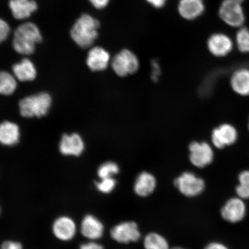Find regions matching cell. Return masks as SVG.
Instances as JSON below:
<instances>
[{"instance_id": "obj_1", "label": "cell", "mask_w": 249, "mask_h": 249, "mask_svg": "<svg viewBox=\"0 0 249 249\" xmlns=\"http://www.w3.org/2000/svg\"><path fill=\"white\" fill-rule=\"evenodd\" d=\"M100 22L88 14H84L77 18L70 31L71 39L83 49L91 47L99 36Z\"/></svg>"}, {"instance_id": "obj_2", "label": "cell", "mask_w": 249, "mask_h": 249, "mask_svg": "<svg viewBox=\"0 0 249 249\" xmlns=\"http://www.w3.org/2000/svg\"><path fill=\"white\" fill-rule=\"evenodd\" d=\"M42 36L39 27L33 22H25L16 29L12 46L22 55H30L36 51V45L41 42Z\"/></svg>"}, {"instance_id": "obj_3", "label": "cell", "mask_w": 249, "mask_h": 249, "mask_svg": "<svg viewBox=\"0 0 249 249\" xmlns=\"http://www.w3.org/2000/svg\"><path fill=\"white\" fill-rule=\"evenodd\" d=\"M52 102L51 95L46 92L27 96L19 102L20 113L26 118L45 116L51 107Z\"/></svg>"}, {"instance_id": "obj_4", "label": "cell", "mask_w": 249, "mask_h": 249, "mask_svg": "<svg viewBox=\"0 0 249 249\" xmlns=\"http://www.w3.org/2000/svg\"><path fill=\"white\" fill-rule=\"evenodd\" d=\"M110 65L117 76L124 77L137 72L139 69L140 62L133 52L124 49L114 56Z\"/></svg>"}, {"instance_id": "obj_5", "label": "cell", "mask_w": 249, "mask_h": 249, "mask_svg": "<svg viewBox=\"0 0 249 249\" xmlns=\"http://www.w3.org/2000/svg\"><path fill=\"white\" fill-rule=\"evenodd\" d=\"M174 185L186 197H195L200 195L205 189L203 179L192 172L183 173L174 180Z\"/></svg>"}, {"instance_id": "obj_6", "label": "cell", "mask_w": 249, "mask_h": 249, "mask_svg": "<svg viewBox=\"0 0 249 249\" xmlns=\"http://www.w3.org/2000/svg\"><path fill=\"white\" fill-rule=\"evenodd\" d=\"M219 15L224 22L232 27H241L245 21L241 4L231 0H224L221 4Z\"/></svg>"}, {"instance_id": "obj_7", "label": "cell", "mask_w": 249, "mask_h": 249, "mask_svg": "<svg viewBox=\"0 0 249 249\" xmlns=\"http://www.w3.org/2000/svg\"><path fill=\"white\" fill-rule=\"evenodd\" d=\"M189 160L196 167L204 168L213 163L214 152L207 142H194L189 146Z\"/></svg>"}, {"instance_id": "obj_8", "label": "cell", "mask_w": 249, "mask_h": 249, "mask_svg": "<svg viewBox=\"0 0 249 249\" xmlns=\"http://www.w3.org/2000/svg\"><path fill=\"white\" fill-rule=\"evenodd\" d=\"M237 130L232 124L224 123L214 127L211 133V141L218 149H223L234 144L237 141Z\"/></svg>"}, {"instance_id": "obj_9", "label": "cell", "mask_w": 249, "mask_h": 249, "mask_svg": "<svg viewBox=\"0 0 249 249\" xmlns=\"http://www.w3.org/2000/svg\"><path fill=\"white\" fill-rule=\"evenodd\" d=\"M110 236L120 244H127L138 241L141 237V233L135 222H126L113 227L110 231Z\"/></svg>"}, {"instance_id": "obj_10", "label": "cell", "mask_w": 249, "mask_h": 249, "mask_svg": "<svg viewBox=\"0 0 249 249\" xmlns=\"http://www.w3.org/2000/svg\"><path fill=\"white\" fill-rule=\"evenodd\" d=\"M233 47L232 39L225 34H213L207 41L208 51L216 57H226L231 52Z\"/></svg>"}, {"instance_id": "obj_11", "label": "cell", "mask_w": 249, "mask_h": 249, "mask_svg": "<svg viewBox=\"0 0 249 249\" xmlns=\"http://www.w3.org/2000/svg\"><path fill=\"white\" fill-rule=\"evenodd\" d=\"M247 213V207L240 198H232L227 201L221 210V214L227 222L236 223L241 222Z\"/></svg>"}, {"instance_id": "obj_12", "label": "cell", "mask_w": 249, "mask_h": 249, "mask_svg": "<svg viewBox=\"0 0 249 249\" xmlns=\"http://www.w3.org/2000/svg\"><path fill=\"white\" fill-rule=\"evenodd\" d=\"M109 52L101 46H95L89 50L87 57V65L93 71H101L107 69L111 64Z\"/></svg>"}, {"instance_id": "obj_13", "label": "cell", "mask_w": 249, "mask_h": 249, "mask_svg": "<svg viewBox=\"0 0 249 249\" xmlns=\"http://www.w3.org/2000/svg\"><path fill=\"white\" fill-rule=\"evenodd\" d=\"M85 142L79 135L72 133L62 136L59 149L62 154L66 156H80L85 150Z\"/></svg>"}, {"instance_id": "obj_14", "label": "cell", "mask_w": 249, "mask_h": 249, "mask_svg": "<svg viewBox=\"0 0 249 249\" xmlns=\"http://www.w3.org/2000/svg\"><path fill=\"white\" fill-rule=\"evenodd\" d=\"M8 5L12 16L18 20L27 19L38 8L35 0H9Z\"/></svg>"}, {"instance_id": "obj_15", "label": "cell", "mask_w": 249, "mask_h": 249, "mask_svg": "<svg viewBox=\"0 0 249 249\" xmlns=\"http://www.w3.org/2000/svg\"><path fill=\"white\" fill-rule=\"evenodd\" d=\"M54 235L61 241H70L76 232V226L71 218L62 216L58 218L53 225Z\"/></svg>"}, {"instance_id": "obj_16", "label": "cell", "mask_w": 249, "mask_h": 249, "mask_svg": "<svg viewBox=\"0 0 249 249\" xmlns=\"http://www.w3.org/2000/svg\"><path fill=\"white\" fill-rule=\"evenodd\" d=\"M204 0H179L178 11L180 17L187 20H194L203 14Z\"/></svg>"}, {"instance_id": "obj_17", "label": "cell", "mask_w": 249, "mask_h": 249, "mask_svg": "<svg viewBox=\"0 0 249 249\" xmlns=\"http://www.w3.org/2000/svg\"><path fill=\"white\" fill-rule=\"evenodd\" d=\"M81 232L87 239L96 240L104 235V226L97 218L89 214L82 220Z\"/></svg>"}, {"instance_id": "obj_18", "label": "cell", "mask_w": 249, "mask_h": 249, "mask_svg": "<svg viewBox=\"0 0 249 249\" xmlns=\"http://www.w3.org/2000/svg\"><path fill=\"white\" fill-rule=\"evenodd\" d=\"M230 85L234 92L242 96H249V69L241 68L232 74Z\"/></svg>"}, {"instance_id": "obj_19", "label": "cell", "mask_w": 249, "mask_h": 249, "mask_svg": "<svg viewBox=\"0 0 249 249\" xmlns=\"http://www.w3.org/2000/svg\"><path fill=\"white\" fill-rule=\"evenodd\" d=\"M157 186V180L152 174L146 172H142L137 177L134 191L136 195L140 197H147L154 192Z\"/></svg>"}, {"instance_id": "obj_20", "label": "cell", "mask_w": 249, "mask_h": 249, "mask_svg": "<svg viewBox=\"0 0 249 249\" xmlns=\"http://www.w3.org/2000/svg\"><path fill=\"white\" fill-rule=\"evenodd\" d=\"M20 129L17 124L4 121L0 124V143L6 146L18 144L20 139Z\"/></svg>"}, {"instance_id": "obj_21", "label": "cell", "mask_w": 249, "mask_h": 249, "mask_svg": "<svg viewBox=\"0 0 249 249\" xmlns=\"http://www.w3.org/2000/svg\"><path fill=\"white\" fill-rule=\"evenodd\" d=\"M14 75L20 82H30L36 79L37 74L35 65L29 59L24 58L12 67Z\"/></svg>"}, {"instance_id": "obj_22", "label": "cell", "mask_w": 249, "mask_h": 249, "mask_svg": "<svg viewBox=\"0 0 249 249\" xmlns=\"http://www.w3.org/2000/svg\"><path fill=\"white\" fill-rule=\"evenodd\" d=\"M17 89V82L14 75L7 71H0V94L10 95Z\"/></svg>"}, {"instance_id": "obj_23", "label": "cell", "mask_w": 249, "mask_h": 249, "mask_svg": "<svg viewBox=\"0 0 249 249\" xmlns=\"http://www.w3.org/2000/svg\"><path fill=\"white\" fill-rule=\"evenodd\" d=\"M144 247L145 249H170L166 239L156 232L149 233L145 236Z\"/></svg>"}, {"instance_id": "obj_24", "label": "cell", "mask_w": 249, "mask_h": 249, "mask_svg": "<svg viewBox=\"0 0 249 249\" xmlns=\"http://www.w3.org/2000/svg\"><path fill=\"white\" fill-rule=\"evenodd\" d=\"M236 46L243 53H249V30L247 27H240L236 34Z\"/></svg>"}, {"instance_id": "obj_25", "label": "cell", "mask_w": 249, "mask_h": 249, "mask_svg": "<svg viewBox=\"0 0 249 249\" xmlns=\"http://www.w3.org/2000/svg\"><path fill=\"white\" fill-rule=\"evenodd\" d=\"M120 168L114 161H107L101 165L98 169V176L100 179L111 178L119 173Z\"/></svg>"}, {"instance_id": "obj_26", "label": "cell", "mask_w": 249, "mask_h": 249, "mask_svg": "<svg viewBox=\"0 0 249 249\" xmlns=\"http://www.w3.org/2000/svg\"><path fill=\"white\" fill-rule=\"evenodd\" d=\"M95 186L102 194H108L116 188V180L113 177L101 179L100 181L95 183Z\"/></svg>"}, {"instance_id": "obj_27", "label": "cell", "mask_w": 249, "mask_h": 249, "mask_svg": "<svg viewBox=\"0 0 249 249\" xmlns=\"http://www.w3.org/2000/svg\"><path fill=\"white\" fill-rule=\"evenodd\" d=\"M11 27L7 21L0 18V44L8 38Z\"/></svg>"}, {"instance_id": "obj_28", "label": "cell", "mask_w": 249, "mask_h": 249, "mask_svg": "<svg viewBox=\"0 0 249 249\" xmlns=\"http://www.w3.org/2000/svg\"><path fill=\"white\" fill-rule=\"evenodd\" d=\"M151 79L154 82H157L161 74V68L157 60H152L151 62Z\"/></svg>"}, {"instance_id": "obj_29", "label": "cell", "mask_w": 249, "mask_h": 249, "mask_svg": "<svg viewBox=\"0 0 249 249\" xmlns=\"http://www.w3.org/2000/svg\"><path fill=\"white\" fill-rule=\"evenodd\" d=\"M236 193L238 197L242 200L249 199V187L239 184L236 186Z\"/></svg>"}, {"instance_id": "obj_30", "label": "cell", "mask_w": 249, "mask_h": 249, "mask_svg": "<svg viewBox=\"0 0 249 249\" xmlns=\"http://www.w3.org/2000/svg\"><path fill=\"white\" fill-rule=\"evenodd\" d=\"M89 1L95 8L103 9L107 7L110 0H89Z\"/></svg>"}, {"instance_id": "obj_31", "label": "cell", "mask_w": 249, "mask_h": 249, "mask_svg": "<svg viewBox=\"0 0 249 249\" xmlns=\"http://www.w3.org/2000/svg\"><path fill=\"white\" fill-rule=\"evenodd\" d=\"M1 249H23V247L18 242L5 241L2 243Z\"/></svg>"}, {"instance_id": "obj_32", "label": "cell", "mask_w": 249, "mask_h": 249, "mask_svg": "<svg viewBox=\"0 0 249 249\" xmlns=\"http://www.w3.org/2000/svg\"><path fill=\"white\" fill-rule=\"evenodd\" d=\"M239 184L249 187V170L242 171L238 177Z\"/></svg>"}, {"instance_id": "obj_33", "label": "cell", "mask_w": 249, "mask_h": 249, "mask_svg": "<svg viewBox=\"0 0 249 249\" xmlns=\"http://www.w3.org/2000/svg\"><path fill=\"white\" fill-rule=\"evenodd\" d=\"M167 1V0H146L148 4L157 9L163 8L166 5Z\"/></svg>"}, {"instance_id": "obj_34", "label": "cell", "mask_w": 249, "mask_h": 249, "mask_svg": "<svg viewBox=\"0 0 249 249\" xmlns=\"http://www.w3.org/2000/svg\"><path fill=\"white\" fill-rule=\"evenodd\" d=\"M80 249H104V248L100 244L91 242L81 245Z\"/></svg>"}, {"instance_id": "obj_35", "label": "cell", "mask_w": 249, "mask_h": 249, "mask_svg": "<svg viewBox=\"0 0 249 249\" xmlns=\"http://www.w3.org/2000/svg\"><path fill=\"white\" fill-rule=\"evenodd\" d=\"M204 249H229V248L220 243L213 242L208 245Z\"/></svg>"}, {"instance_id": "obj_36", "label": "cell", "mask_w": 249, "mask_h": 249, "mask_svg": "<svg viewBox=\"0 0 249 249\" xmlns=\"http://www.w3.org/2000/svg\"><path fill=\"white\" fill-rule=\"evenodd\" d=\"M231 1L238 3V4H241L243 2H244V0H231Z\"/></svg>"}, {"instance_id": "obj_37", "label": "cell", "mask_w": 249, "mask_h": 249, "mask_svg": "<svg viewBox=\"0 0 249 249\" xmlns=\"http://www.w3.org/2000/svg\"><path fill=\"white\" fill-rule=\"evenodd\" d=\"M170 249H186L180 248V247H175V248H171Z\"/></svg>"}, {"instance_id": "obj_38", "label": "cell", "mask_w": 249, "mask_h": 249, "mask_svg": "<svg viewBox=\"0 0 249 249\" xmlns=\"http://www.w3.org/2000/svg\"><path fill=\"white\" fill-rule=\"evenodd\" d=\"M248 129L249 130V120H248Z\"/></svg>"}, {"instance_id": "obj_39", "label": "cell", "mask_w": 249, "mask_h": 249, "mask_svg": "<svg viewBox=\"0 0 249 249\" xmlns=\"http://www.w3.org/2000/svg\"><path fill=\"white\" fill-rule=\"evenodd\" d=\"M0 212H1V209H0Z\"/></svg>"}]
</instances>
